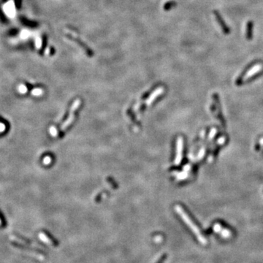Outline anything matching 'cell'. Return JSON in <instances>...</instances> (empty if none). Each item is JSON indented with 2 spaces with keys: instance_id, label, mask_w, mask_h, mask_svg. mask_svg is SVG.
I'll use <instances>...</instances> for the list:
<instances>
[{
  "instance_id": "6da1fadb",
  "label": "cell",
  "mask_w": 263,
  "mask_h": 263,
  "mask_svg": "<svg viewBox=\"0 0 263 263\" xmlns=\"http://www.w3.org/2000/svg\"><path fill=\"white\" fill-rule=\"evenodd\" d=\"M175 210L176 211V212L178 213V214L181 216V219L184 220V222L189 227V228L192 230V231L195 233V235H196L197 238L198 239V241L201 243L203 245H205L207 243V240L206 238L203 236V235L202 234L201 231H200V228L197 226L196 224L192 220V219L190 218L188 214H186L184 208L181 207L179 205L175 206Z\"/></svg>"
},
{
  "instance_id": "7a4b0ae2",
  "label": "cell",
  "mask_w": 263,
  "mask_h": 263,
  "mask_svg": "<svg viewBox=\"0 0 263 263\" xmlns=\"http://www.w3.org/2000/svg\"><path fill=\"white\" fill-rule=\"evenodd\" d=\"M81 102L79 99H77V100H75L73 102V105H71V108H70V114H69L68 118L67 119V120L64 122L63 124H62V127H61V130H62V131H64V130L66 129L73 123V121L75 119V111L78 110V108H79L80 105H81Z\"/></svg>"
},
{
  "instance_id": "3957f363",
  "label": "cell",
  "mask_w": 263,
  "mask_h": 263,
  "mask_svg": "<svg viewBox=\"0 0 263 263\" xmlns=\"http://www.w3.org/2000/svg\"><path fill=\"white\" fill-rule=\"evenodd\" d=\"M183 150H184V139L182 137H178L176 141V153L174 160V165L178 166L182 161Z\"/></svg>"
},
{
  "instance_id": "277c9868",
  "label": "cell",
  "mask_w": 263,
  "mask_h": 263,
  "mask_svg": "<svg viewBox=\"0 0 263 263\" xmlns=\"http://www.w3.org/2000/svg\"><path fill=\"white\" fill-rule=\"evenodd\" d=\"M262 68L263 65L262 64H255L254 66H253L251 68L249 69V71L244 75L242 79H241V81H242V82H244V81L250 79V78H252L254 75L260 73V72L262 70Z\"/></svg>"
},
{
  "instance_id": "5b68a950",
  "label": "cell",
  "mask_w": 263,
  "mask_h": 263,
  "mask_svg": "<svg viewBox=\"0 0 263 263\" xmlns=\"http://www.w3.org/2000/svg\"><path fill=\"white\" fill-rule=\"evenodd\" d=\"M214 230L224 238H229L232 236V232L230 230L223 227L219 223H216L214 226Z\"/></svg>"
},
{
  "instance_id": "8992f818",
  "label": "cell",
  "mask_w": 263,
  "mask_h": 263,
  "mask_svg": "<svg viewBox=\"0 0 263 263\" xmlns=\"http://www.w3.org/2000/svg\"><path fill=\"white\" fill-rule=\"evenodd\" d=\"M165 92V89L163 87H159L157 89H156L152 93L149 95V97H148L147 100H146V104L148 105V106H150V105L152 104L153 102H154V100L157 98L158 97L162 94V93Z\"/></svg>"
},
{
  "instance_id": "52a82bcc",
  "label": "cell",
  "mask_w": 263,
  "mask_h": 263,
  "mask_svg": "<svg viewBox=\"0 0 263 263\" xmlns=\"http://www.w3.org/2000/svg\"><path fill=\"white\" fill-rule=\"evenodd\" d=\"M15 250L17 251L20 252V253H22L24 254H26L27 256H30V257H35V258L39 260H44V256L42 255L41 254L39 253H35V252L32 251H29L26 250L25 249H21L19 247H15Z\"/></svg>"
},
{
  "instance_id": "ba28073f",
  "label": "cell",
  "mask_w": 263,
  "mask_h": 263,
  "mask_svg": "<svg viewBox=\"0 0 263 263\" xmlns=\"http://www.w3.org/2000/svg\"><path fill=\"white\" fill-rule=\"evenodd\" d=\"M10 238L11 241H15V242H17V243H18L24 244V245H26V246H29H29H33V247L42 248V246H40V245H39L38 243H34V242H31V241H26V240L19 238V237L16 236V235H10Z\"/></svg>"
},
{
  "instance_id": "9c48e42d",
  "label": "cell",
  "mask_w": 263,
  "mask_h": 263,
  "mask_svg": "<svg viewBox=\"0 0 263 263\" xmlns=\"http://www.w3.org/2000/svg\"><path fill=\"white\" fill-rule=\"evenodd\" d=\"M215 16L216 18V20H217L218 22L219 23L220 26H222L224 32L225 34H228L229 32H230V29H229V27H227V26L225 24L224 21H223L222 18L221 17V16L219 14V13H218V12H215Z\"/></svg>"
},
{
  "instance_id": "30bf717a",
  "label": "cell",
  "mask_w": 263,
  "mask_h": 263,
  "mask_svg": "<svg viewBox=\"0 0 263 263\" xmlns=\"http://www.w3.org/2000/svg\"><path fill=\"white\" fill-rule=\"evenodd\" d=\"M39 238L43 242H44L45 243L48 244V245H51V246H55L56 244L54 243V242L53 241V240H51L48 235H46L45 233L44 232H40L39 233Z\"/></svg>"
},
{
  "instance_id": "8fae6325",
  "label": "cell",
  "mask_w": 263,
  "mask_h": 263,
  "mask_svg": "<svg viewBox=\"0 0 263 263\" xmlns=\"http://www.w3.org/2000/svg\"><path fill=\"white\" fill-rule=\"evenodd\" d=\"M252 23L249 22L247 25V32H246V35H247V38L251 39L252 37Z\"/></svg>"
},
{
  "instance_id": "7c38bea8",
  "label": "cell",
  "mask_w": 263,
  "mask_h": 263,
  "mask_svg": "<svg viewBox=\"0 0 263 263\" xmlns=\"http://www.w3.org/2000/svg\"><path fill=\"white\" fill-rule=\"evenodd\" d=\"M43 94V90L42 89H39V88L34 89L32 91V94L33 96H35V97H39V96H41Z\"/></svg>"
},
{
  "instance_id": "4fadbf2b",
  "label": "cell",
  "mask_w": 263,
  "mask_h": 263,
  "mask_svg": "<svg viewBox=\"0 0 263 263\" xmlns=\"http://www.w3.org/2000/svg\"><path fill=\"white\" fill-rule=\"evenodd\" d=\"M49 132L52 137H56L58 135V130L55 127H50Z\"/></svg>"
},
{
  "instance_id": "5bb4252c",
  "label": "cell",
  "mask_w": 263,
  "mask_h": 263,
  "mask_svg": "<svg viewBox=\"0 0 263 263\" xmlns=\"http://www.w3.org/2000/svg\"><path fill=\"white\" fill-rule=\"evenodd\" d=\"M18 91L19 92V93L22 94H25L27 92V88L26 86H24V85H22V84H21V85H20V86H18Z\"/></svg>"
},
{
  "instance_id": "9a60e30c",
  "label": "cell",
  "mask_w": 263,
  "mask_h": 263,
  "mask_svg": "<svg viewBox=\"0 0 263 263\" xmlns=\"http://www.w3.org/2000/svg\"><path fill=\"white\" fill-rule=\"evenodd\" d=\"M51 161H52V159H51V157H48V156H47V157H44L43 162V163H44V165H49L50 163H51Z\"/></svg>"
},
{
  "instance_id": "2e32d148",
  "label": "cell",
  "mask_w": 263,
  "mask_h": 263,
  "mask_svg": "<svg viewBox=\"0 0 263 263\" xmlns=\"http://www.w3.org/2000/svg\"><path fill=\"white\" fill-rule=\"evenodd\" d=\"M205 151V149L204 148H202L200 149V151H199L198 157H197V159H198L199 160H200V159H201L204 157Z\"/></svg>"
},
{
  "instance_id": "e0dca14e",
  "label": "cell",
  "mask_w": 263,
  "mask_h": 263,
  "mask_svg": "<svg viewBox=\"0 0 263 263\" xmlns=\"http://www.w3.org/2000/svg\"><path fill=\"white\" fill-rule=\"evenodd\" d=\"M175 2H168V3H167L166 5H165V9L166 10H169V9H170V8L172 7L173 6H174L175 5Z\"/></svg>"
},
{
  "instance_id": "ac0fdd59",
  "label": "cell",
  "mask_w": 263,
  "mask_h": 263,
  "mask_svg": "<svg viewBox=\"0 0 263 263\" xmlns=\"http://www.w3.org/2000/svg\"><path fill=\"white\" fill-rule=\"evenodd\" d=\"M216 133V129L215 128H213L211 129V132H210V135H209V139H212L214 136H215Z\"/></svg>"
},
{
  "instance_id": "d6986e66",
  "label": "cell",
  "mask_w": 263,
  "mask_h": 263,
  "mask_svg": "<svg viewBox=\"0 0 263 263\" xmlns=\"http://www.w3.org/2000/svg\"><path fill=\"white\" fill-rule=\"evenodd\" d=\"M6 129V126L3 124V123H0V133L3 132Z\"/></svg>"
},
{
  "instance_id": "ffe728a7",
  "label": "cell",
  "mask_w": 263,
  "mask_h": 263,
  "mask_svg": "<svg viewBox=\"0 0 263 263\" xmlns=\"http://www.w3.org/2000/svg\"><path fill=\"white\" fill-rule=\"evenodd\" d=\"M191 169V167L189 165H186L185 167H184V172H189Z\"/></svg>"
},
{
  "instance_id": "44dd1931",
  "label": "cell",
  "mask_w": 263,
  "mask_h": 263,
  "mask_svg": "<svg viewBox=\"0 0 263 263\" xmlns=\"http://www.w3.org/2000/svg\"><path fill=\"white\" fill-rule=\"evenodd\" d=\"M224 138H220L218 140V143H219V144H222V143H224Z\"/></svg>"
},
{
  "instance_id": "7402d4cb",
  "label": "cell",
  "mask_w": 263,
  "mask_h": 263,
  "mask_svg": "<svg viewBox=\"0 0 263 263\" xmlns=\"http://www.w3.org/2000/svg\"><path fill=\"white\" fill-rule=\"evenodd\" d=\"M1 225H2V220L0 219V226H1Z\"/></svg>"
}]
</instances>
